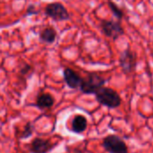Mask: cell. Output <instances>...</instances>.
I'll return each mask as SVG.
<instances>
[{"instance_id": "1", "label": "cell", "mask_w": 153, "mask_h": 153, "mask_svg": "<svg viewBox=\"0 0 153 153\" xmlns=\"http://www.w3.org/2000/svg\"><path fill=\"white\" fill-rule=\"evenodd\" d=\"M95 96H96L97 101L100 105L105 106L109 108H118L122 102V100L119 94L116 91L108 87H104V86L100 88L95 93Z\"/></svg>"}, {"instance_id": "2", "label": "cell", "mask_w": 153, "mask_h": 153, "mask_svg": "<svg viewBox=\"0 0 153 153\" xmlns=\"http://www.w3.org/2000/svg\"><path fill=\"white\" fill-rule=\"evenodd\" d=\"M106 80L96 73H91L87 77L82 78L80 90L85 94H95L104 86Z\"/></svg>"}, {"instance_id": "3", "label": "cell", "mask_w": 153, "mask_h": 153, "mask_svg": "<svg viewBox=\"0 0 153 153\" xmlns=\"http://www.w3.org/2000/svg\"><path fill=\"white\" fill-rule=\"evenodd\" d=\"M103 148L108 153H128L126 143L117 135L110 134L103 139Z\"/></svg>"}, {"instance_id": "4", "label": "cell", "mask_w": 153, "mask_h": 153, "mask_svg": "<svg viewBox=\"0 0 153 153\" xmlns=\"http://www.w3.org/2000/svg\"><path fill=\"white\" fill-rule=\"evenodd\" d=\"M45 12L48 16L56 21H65L70 17L66 8L61 3L57 2L48 4L45 9Z\"/></svg>"}, {"instance_id": "5", "label": "cell", "mask_w": 153, "mask_h": 153, "mask_svg": "<svg viewBox=\"0 0 153 153\" xmlns=\"http://www.w3.org/2000/svg\"><path fill=\"white\" fill-rule=\"evenodd\" d=\"M101 29L103 33L113 39H117L122 34H124V29L121 26L120 22L114 21H102Z\"/></svg>"}, {"instance_id": "6", "label": "cell", "mask_w": 153, "mask_h": 153, "mask_svg": "<svg viewBox=\"0 0 153 153\" xmlns=\"http://www.w3.org/2000/svg\"><path fill=\"white\" fill-rule=\"evenodd\" d=\"M120 65L126 74L132 73L136 67V56L134 52L126 49L123 52L119 58Z\"/></svg>"}, {"instance_id": "7", "label": "cell", "mask_w": 153, "mask_h": 153, "mask_svg": "<svg viewBox=\"0 0 153 153\" xmlns=\"http://www.w3.org/2000/svg\"><path fill=\"white\" fill-rule=\"evenodd\" d=\"M54 146L55 144H52L48 140L35 138L30 144V152L31 153H48L54 148Z\"/></svg>"}, {"instance_id": "8", "label": "cell", "mask_w": 153, "mask_h": 153, "mask_svg": "<svg viewBox=\"0 0 153 153\" xmlns=\"http://www.w3.org/2000/svg\"><path fill=\"white\" fill-rule=\"evenodd\" d=\"M64 79L65 83L71 89H78L81 86L82 78L70 68H65L64 70Z\"/></svg>"}, {"instance_id": "9", "label": "cell", "mask_w": 153, "mask_h": 153, "mask_svg": "<svg viewBox=\"0 0 153 153\" xmlns=\"http://www.w3.org/2000/svg\"><path fill=\"white\" fill-rule=\"evenodd\" d=\"M88 126V121L86 117L82 115H76L72 121V131L75 134L83 133Z\"/></svg>"}, {"instance_id": "10", "label": "cell", "mask_w": 153, "mask_h": 153, "mask_svg": "<svg viewBox=\"0 0 153 153\" xmlns=\"http://www.w3.org/2000/svg\"><path fill=\"white\" fill-rule=\"evenodd\" d=\"M55 103V100L52 97V95L48 93H42L38 96L36 106L40 109H46L50 108Z\"/></svg>"}, {"instance_id": "11", "label": "cell", "mask_w": 153, "mask_h": 153, "mask_svg": "<svg viewBox=\"0 0 153 153\" xmlns=\"http://www.w3.org/2000/svg\"><path fill=\"white\" fill-rule=\"evenodd\" d=\"M56 38V32L53 28H46L39 33V39L46 43H53Z\"/></svg>"}, {"instance_id": "12", "label": "cell", "mask_w": 153, "mask_h": 153, "mask_svg": "<svg viewBox=\"0 0 153 153\" xmlns=\"http://www.w3.org/2000/svg\"><path fill=\"white\" fill-rule=\"evenodd\" d=\"M33 131V127L30 123H27L26 126H24V129L21 134V139H27L31 136Z\"/></svg>"}, {"instance_id": "13", "label": "cell", "mask_w": 153, "mask_h": 153, "mask_svg": "<svg viewBox=\"0 0 153 153\" xmlns=\"http://www.w3.org/2000/svg\"><path fill=\"white\" fill-rule=\"evenodd\" d=\"M108 4H109V7H110V9H111V11H112V13L118 18V19H121L122 17H123V15H124V13H123V12L114 4V3H112V2H108Z\"/></svg>"}, {"instance_id": "14", "label": "cell", "mask_w": 153, "mask_h": 153, "mask_svg": "<svg viewBox=\"0 0 153 153\" xmlns=\"http://www.w3.org/2000/svg\"><path fill=\"white\" fill-rule=\"evenodd\" d=\"M27 12H28V13H29V14L35 13H36L35 7H34L33 5H30V6H29V8H28V10H27Z\"/></svg>"}]
</instances>
